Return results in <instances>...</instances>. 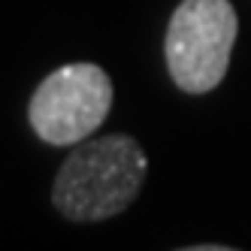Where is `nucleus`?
<instances>
[{
  "label": "nucleus",
  "mask_w": 251,
  "mask_h": 251,
  "mask_svg": "<svg viewBox=\"0 0 251 251\" xmlns=\"http://www.w3.org/2000/svg\"><path fill=\"white\" fill-rule=\"evenodd\" d=\"M146 170V151L133 136L82 139L58 170L51 203L70 221H106L136 200Z\"/></svg>",
  "instance_id": "f257e3e1"
},
{
  "label": "nucleus",
  "mask_w": 251,
  "mask_h": 251,
  "mask_svg": "<svg viewBox=\"0 0 251 251\" xmlns=\"http://www.w3.org/2000/svg\"><path fill=\"white\" fill-rule=\"evenodd\" d=\"M239 33L230 0H182L167 27V70L188 94H206L227 76Z\"/></svg>",
  "instance_id": "f03ea898"
},
{
  "label": "nucleus",
  "mask_w": 251,
  "mask_h": 251,
  "mask_svg": "<svg viewBox=\"0 0 251 251\" xmlns=\"http://www.w3.org/2000/svg\"><path fill=\"white\" fill-rule=\"evenodd\" d=\"M112 109V82L97 64H64L49 73L30 97V127L49 146L91 139Z\"/></svg>",
  "instance_id": "7ed1b4c3"
}]
</instances>
